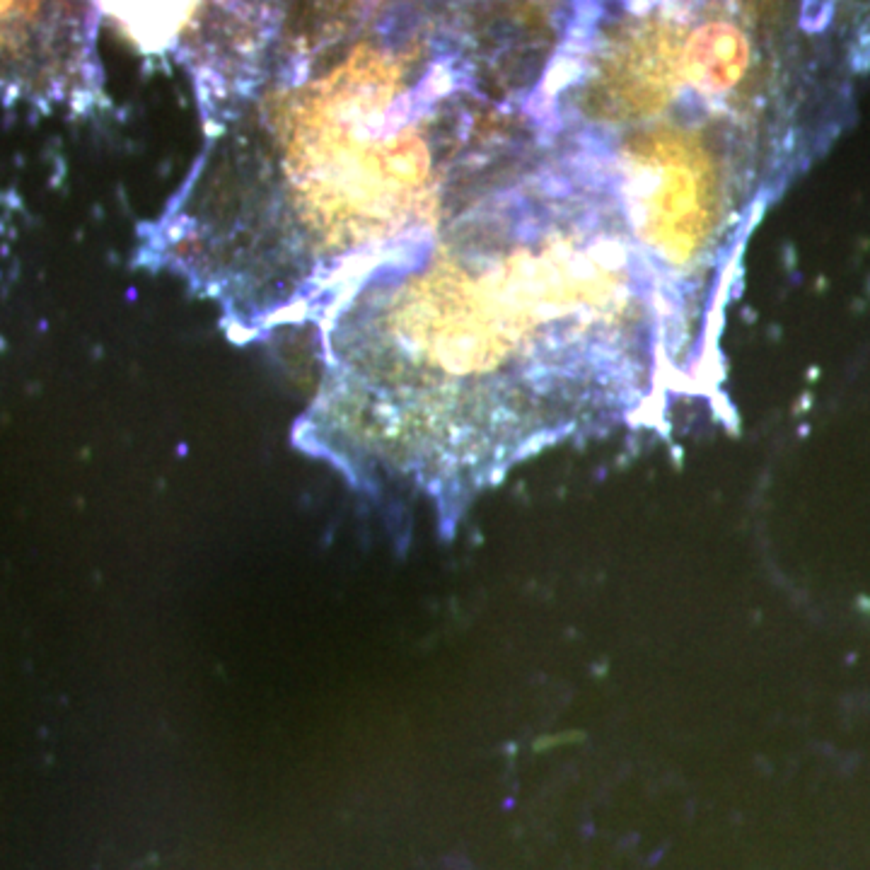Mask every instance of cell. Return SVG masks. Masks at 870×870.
Here are the masks:
<instances>
[{
	"mask_svg": "<svg viewBox=\"0 0 870 870\" xmlns=\"http://www.w3.org/2000/svg\"><path fill=\"white\" fill-rule=\"evenodd\" d=\"M563 5L211 3L179 32L201 148L136 264L259 339L542 160Z\"/></svg>",
	"mask_w": 870,
	"mask_h": 870,
	"instance_id": "cell-1",
	"label": "cell"
},
{
	"mask_svg": "<svg viewBox=\"0 0 870 870\" xmlns=\"http://www.w3.org/2000/svg\"><path fill=\"white\" fill-rule=\"evenodd\" d=\"M298 450L443 530L523 459L667 380L656 283L602 179L539 163L355 276L319 317Z\"/></svg>",
	"mask_w": 870,
	"mask_h": 870,
	"instance_id": "cell-2",
	"label": "cell"
},
{
	"mask_svg": "<svg viewBox=\"0 0 870 870\" xmlns=\"http://www.w3.org/2000/svg\"><path fill=\"white\" fill-rule=\"evenodd\" d=\"M815 24L771 3L566 5L534 117L617 201L656 283L672 390L711 377L731 269L798 157Z\"/></svg>",
	"mask_w": 870,
	"mask_h": 870,
	"instance_id": "cell-3",
	"label": "cell"
}]
</instances>
